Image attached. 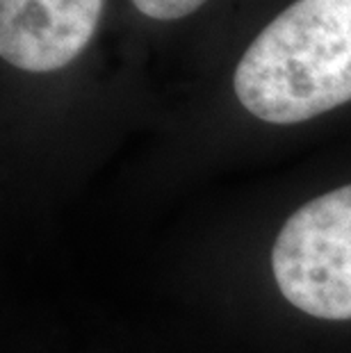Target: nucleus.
<instances>
[{
  "label": "nucleus",
  "mask_w": 351,
  "mask_h": 353,
  "mask_svg": "<svg viewBox=\"0 0 351 353\" xmlns=\"http://www.w3.org/2000/svg\"><path fill=\"white\" fill-rule=\"evenodd\" d=\"M130 3L137 7V12H141L148 19L178 21L194 14L208 0H130Z\"/></svg>",
  "instance_id": "nucleus-4"
},
{
  "label": "nucleus",
  "mask_w": 351,
  "mask_h": 353,
  "mask_svg": "<svg viewBox=\"0 0 351 353\" xmlns=\"http://www.w3.org/2000/svg\"><path fill=\"white\" fill-rule=\"evenodd\" d=\"M249 114L292 125L351 101V0H294L246 52L233 76Z\"/></svg>",
  "instance_id": "nucleus-1"
},
{
  "label": "nucleus",
  "mask_w": 351,
  "mask_h": 353,
  "mask_svg": "<svg viewBox=\"0 0 351 353\" xmlns=\"http://www.w3.org/2000/svg\"><path fill=\"white\" fill-rule=\"evenodd\" d=\"M272 269L294 307L319 319H351V185L301 205L276 237Z\"/></svg>",
  "instance_id": "nucleus-2"
},
{
  "label": "nucleus",
  "mask_w": 351,
  "mask_h": 353,
  "mask_svg": "<svg viewBox=\"0 0 351 353\" xmlns=\"http://www.w3.org/2000/svg\"><path fill=\"white\" fill-rule=\"evenodd\" d=\"M103 0H0V55L28 73L71 64L99 28Z\"/></svg>",
  "instance_id": "nucleus-3"
}]
</instances>
